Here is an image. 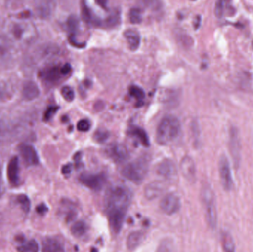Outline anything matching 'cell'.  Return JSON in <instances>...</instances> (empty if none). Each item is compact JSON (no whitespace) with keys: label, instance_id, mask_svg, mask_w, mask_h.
Instances as JSON below:
<instances>
[{"label":"cell","instance_id":"1","mask_svg":"<svg viewBox=\"0 0 253 252\" xmlns=\"http://www.w3.org/2000/svg\"><path fill=\"white\" fill-rule=\"evenodd\" d=\"M132 199V192L125 185H114L107 189L104 207L114 233L119 234L123 229Z\"/></svg>","mask_w":253,"mask_h":252},{"label":"cell","instance_id":"2","mask_svg":"<svg viewBox=\"0 0 253 252\" xmlns=\"http://www.w3.org/2000/svg\"><path fill=\"white\" fill-rule=\"evenodd\" d=\"M181 123L175 115H166L161 120L156 130V140L160 145L169 144L179 136Z\"/></svg>","mask_w":253,"mask_h":252},{"label":"cell","instance_id":"3","mask_svg":"<svg viewBox=\"0 0 253 252\" xmlns=\"http://www.w3.org/2000/svg\"><path fill=\"white\" fill-rule=\"evenodd\" d=\"M149 160L146 157H140L127 163L122 170V175L126 180L135 184H140L148 173Z\"/></svg>","mask_w":253,"mask_h":252},{"label":"cell","instance_id":"4","mask_svg":"<svg viewBox=\"0 0 253 252\" xmlns=\"http://www.w3.org/2000/svg\"><path fill=\"white\" fill-rule=\"evenodd\" d=\"M201 195L207 223L211 229H215L218 223V213L214 191L211 186L205 185L202 188Z\"/></svg>","mask_w":253,"mask_h":252},{"label":"cell","instance_id":"5","mask_svg":"<svg viewBox=\"0 0 253 252\" xmlns=\"http://www.w3.org/2000/svg\"><path fill=\"white\" fill-rule=\"evenodd\" d=\"M17 59L16 45L7 34H0V67L10 68Z\"/></svg>","mask_w":253,"mask_h":252},{"label":"cell","instance_id":"6","mask_svg":"<svg viewBox=\"0 0 253 252\" xmlns=\"http://www.w3.org/2000/svg\"><path fill=\"white\" fill-rule=\"evenodd\" d=\"M8 34H7L12 41L16 44L28 43L32 39L34 28L32 25L25 22H13L9 25Z\"/></svg>","mask_w":253,"mask_h":252},{"label":"cell","instance_id":"7","mask_svg":"<svg viewBox=\"0 0 253 252\" xmlns=\"http://www.w3.org/2000/svg\"><path fill=\"white\" fill-rule=\"evenodd\" d=\"M80 183L93 191H100L108 181V176L104 173H84L80 176Z\"/></svg>","mask_w":253,"mask_h":252},{"label":"cell","instance_id":"8","mask_svg":"<svg viewBox=\"0 0 253 252\" xmlns=\"http://www.w3.org/2000/svg\"><path fill=\"white\" fill-rule=\"evenodd\" d=\"M229 148L234 167L239 168L242 160V144L239 132L236 127H231L229 130Z\"/></svg>","mask_w":253,"mask_h":252},{"label":"cell","instance_id":"9","mask_svg":"<svg viewBox=\"0 0 253 252\" xmlns=\"http://www.w3.org/2000/svg\"><path fill=\"white\" fill-rule=\"evenodd\" d=\"M218 170H219L220 180H221L223 189L227 192H230L233 189L234 182H233L230 161L226 155H222L220 158Z\"/></svg>","mask_w":253,"mask_h":252},{"label":"cell","instance_id":"10","mask_svg":"<svg viewBox=\"0 0 253 252\" xmlns=\"http://www.w3.org/2000/svg\"><path fill=\"white\" fill-rule=\"evenodd\" d=\"M105 153L117 164L126 162L129 158V152L127 148L120 143L110 144L105 149Z\"/></svg>","mask_w":253,"mask_h":252},{"label":"cell","instance_id":"11","mask_svg":"<svg viewBox=\"0 0 253 252\" xmlns=\"http://www.w3.org/2000/svg\"><path fill=\"white\" fill-rule=\"evenodd\" d=\"M159 207L165 214L172 216L178 213L181 208V201L179 197L174 193L167 194L161 200Z\"/></svg>","mask_w":253,"mask_h":252},{"label":"cell","instance_id":"12","mask_svg":"<svg viewBox=\"0 0 253 252\" xmlns=\"http://www.w3.org/2000/svg\"><path fill=\"white\" fill-rule=\"evenodd\" d=\"M19 152L27 167H34L40 164L38 153L31 145L22 144L19 145Z\"/></svg>","mask_w":253,"mask_h":252},{"label":"cell","instance_id":"13","mask_svg":"<svg viewBox=\"0 0 253 252\" xmlns=\"http://www.w3.org/2000/svg\"><path fill=\"white\" fill-rule=\"evenodd\" d=\"M180 169L184 179L190 183L196 180V167L194 161L190 156H185L181 159Z\"/></svg>","mask_w":253,"mask_h":252},{"label":"cell","instance_id":"14","mask_svg":"<svg viewBox=\"0 0 253 252\" xmlns=\"http://www.w3.org/2000/svg\"><path fill=\"white\" fill-rule=\"evenodd\" d=\"M156 172L165 179H172L177 175V167L172 160L164 159L157 166Z\"/></svg>","mask_w":253,"mask_h":252},{"label":"cell","instance_id":"15","mask_svg":"<svg viewBox=\"0 0 253 252\" xmlns=\"http://www.w3.org/2000/svg\"><path fill=\"white\" fill-rule=\"evenodd\" d=\"M7 176L10 184L13 186L19 184V161L18 157H13L9 161L7 167Z\"/></svg>","mask_w":253,"mask_h":252},{"label":"cell","instance_id":"16","mask_svg":"<svg viewBox=\"0 0 253 252\" xmlns=\"http://www.w3.org/2000/svg\"><path fill=\"white\" fill-rule=\"evenodd\" d=\"M62 75H64L62 74V68L56 66L46 68L41 72L42 78L48 83L56 82L60 79Z\"/></svg>","mask_w":253,"mask_h":252},{"label":"cell","instance_id":"17","mask_svg":"<svg viewBox=\"0 0 253 252\" xmlns=\"http://www.w3.org/2000/svg\"><path fill=\"white\" fill-rule=\"evenodd\" d=\"M124 36L131 50L135 51L138 50L141 44V36L138 31L132 29L126 30L124 33Z\"/></svg>","mask_w":253,"mask_h":252},{"label":"cell","instance_id":"18","mask_svg":"<svg viewBox=\"0 0 253 252\" xmlns=\"http://www.w3.org/2000/svg\"><path fill=\"white\" fill-rule=\"evenodd\" d=\"M163 190L164 186L162 183H159V182H153V183H149L146 186L145 189H144V194H145L146 198H148L149 200H152L158 198L162 193Z\"/></svg>","mask_w":253,"mask_h":252},{"label":"cell","instance_id":"19","mask_svg":"<svg viewBox=\"0 0 253 252\" xmlns=\"http://www.w3.org/2000/svg\"><path fill=\"white\" fill-rule=\"evenodd\" d=\"M42 251L47 252H61L65 251L63 245L58 240L47 238L43 241Z\"/></svg>","mask_w":253,"mask_h":252},{"label":"cell","instance_id":"20","mask_svg":"<svg viewBox=\"0 0 253 252\" xmlns=\"http://www.w3.org/2000/svg\"><path fill=\"white\" fill-rule=\"evenodd\" d=\"M144 235L143 232L136 231L129 234L126 240V247L128 250H134L138 248L144 241Z\"/></svg>","mask_w":253,"mask_h":252},{"label":"cell","instance_id":"21","mask_svg":"<svg viewBox=\"0 0 253 252\" xmlns=\"http://www.w3.org/2000/svg\"><path fill=\"white\" fill-rule=\"evenodd\" d=\"M22 94L27 101L34 100L40 96V90L35 83L28 82L24 86Z\"/></svg>","mask_w":253,"mask_h":252},{"label":"cell","instance_id":"22","mask_svg":"<svg viewBox=\"0 0 253 252\" xmlns=\"http://www.w3.org/2000/svg\"><path fill=\"white\" fill-rule=\"evenodd\" d=\"M129 134L136 138L143 146H150V141H149L148 136H147L146 132L141 127H135V126L131 127L130 130H129Z\"/></svg>","mask_w":253,"mask_h":252},{"label":"cell","instance_id":"23","mask_svg":"<svg viewBox=\"0 0 253 252\" xmlns=\"http://www.w3.org/2000/svg\"><path fill=\"white\" fill-rule=\"evenodd\" d=\"M82 17L86 23L90 25H100V21L95 18L90 9L84 2L82 3Z\"/></svg>","mask_w":253,"mask_h":252},{"label":"cell","instance_id":"24","mask_svg":"<svg viewBox=\"0 0 253 252\" xmlns=\"http://www.w3.org/2000/svg\"><path fill=\"white\" fill-rule=\"evenodd\" d=\"M71 233L76 238H82L87 234L88 231V226L83 220L75 222L71 226Z\"/></svg>","mask_w":253,"mask_h":252},{"label":"cell","instance_id":"25","mask_svg":"<svg viewBox=\"0 0 253 252\" xmlns=\"http://www.w3.org/2000/svg\"><path fill=\"white\" fill-rule=\"evenodd\" d=\"M221 243H222L223 250L224 251L233 252L236 250V244H235L234 240H233L232 235L228 232L223 233Z\"/></svg>","mask_w":253,"mask_h":252},{"label":"cell","instance_id":"26","mask_svg":"<svg viewBox=\"0 0 253 252\" xmlns=\"http://www.w3.org/2000/svg\"><path fill=\"white\" fill-rule=\"evenodd\" d=\"M17 250L22 252H37L40 250V246L37 241L31 240L20 244L17 247Z\"/></svg>","mask_w":253,"mask_h":252},{"label":"cell","instance_id":"27","mask_svg":"<svg viewBox=\"0 0 253 252\" xmlns=\"http://www.w3.org/2000/svg\"><path fill=\"white\" fill-rule=\"evenodd\" d=\"M120 20H121L120 12L119 10H114L111 12L109 16L105 19V25L108 28H114L120 24Z\"/></svg>","mask_w":253,"mask_h":252},{"label":"cell","instance_id":"28","mask_svg":"<svg viewBox=\"0 0 253 252\" xmlns=\"http://www.w3.org/2000/svg\"><path fill=\"white\" fill-rule=\"evenodd\" d=\"M16 200H17L18 204L20 205L21 208L23 210L24 213L25 214L29 213L31 207V201H30L29 198L26 195H18Z\"/></svg>","mask_w":253,"mask_h":252},{"label":"cell","instance_id":"29","mask_svg":"<svg viewBox=\"0 0 253 252\" xmlns=\"http://www.w3.org/2000/svg\"><path fill=\"white\" fill-rule=\"evenodd\" d=\"M230 0H217L215 7V15L218 19H221L224 16L226 7L230 2Z\"/></svg>","mask_w":253,"mask_h":252},{"label":"cell","instance_id":"30","mask_svg":"<svg viewBox=\"0 0 253 252\" xmlns=\"http://www.w3.org/2000/svg\"><path fill=\"white\" fill-rule=\"evenodd\" d=\"M129 91L131 96L135 98L137 100H143L144 97H145V93H144V90H143L141 87H138V86H131V87H129Z\"/></svg>","mask_w":253,"mask_h":252},{"label":"cell","instance_id":"31","mask_svg":"<svg viewBox=\"0 0 253 252\" xmlns=\"http://www.w3.org/2000/svg\"><path fill=\"white\" fill-rule=\"evenodd\" d=\"M129 21L133 24L141 23L142 20L141 11L138 8H132L129 13Z\"/></svg>","mask_w":253,"mask_h":252},{"label":"cell","instance_id":"32","mask_svg":"<svg viewBox=\"0 0 253 252\" xmlns=\"http://www.w3.org/2000/svg\"><path fill=\"white\" fill-rule=\"evenodd\" d=\"M61 93H62V97L67 102H72L75 98V93H74V90L69 86H65V87H62Z\"/></svg>","mask_w":253,"mask_h":252},{"label":"cell","instance_id":"33","mask_svg":"<svg viewBox=\"0 0 253 252\" xmlns=\"http://www.w3.org/2000/svg\"><path fill=\"white\" fill-rule=\"evenodd\" d=\"M143 1L146 7L155 11L162 8V4L161 0H143Z\"/></svg>","mask_w":253,"mask_h":252},{"label":"cell","instance_id":"34","mask_svg":"<svg viewBox=\"0 0 253 252\" xmlns=\"http://www.w3.org/2000/svg\"><path fill=\"white\" fill-rule=\"evenodd\" d=\"M90 126H91V124H90L88 120L83 119L79 121L78 124H77V129L80 132H87L90 130Z\"/></svg>","mask_w":253,"mask_h":252},{"label":"cell","instance_id":"35","mask_svg":"<svg viewBox=\"0 0 253 252\" xmlns=\"http://www.w3.org/2000/svg\"><path fill=\"white\" fill-rule=\"evenodd\" d=\"M10 96V91L5 84H0V102H4Z\"/></svg>","mask_w":253,"mask_h":252},{"label":"cell","instance_id":"36","mask_svg":"<svg viewBox=\"0 0 253 252\" xmlns=\"http://www.w3.org/2000/svg\"><path fill=\"white\" fill-rule=\"evenodd\" d=\"M58 109H59V108L56 106H50L47 108V110H46L45 113H44V118L45 121H49V120L53 118V115L56 113Z\"/></svg>","mask_w":253,"mask_h":252},{"label":"cell","instance_id":"37","mask_svg":"<svg viewBox=\"0 0 253 252\" xmlns=\"http://www.w3.org/2000/svg\"><path fill=\"white\" fill-rule=\"evenodd\" d=\"M108 132L105 130H98L97 132L95 133L94 138L98 142H104L108 139Z\"/></svg>","mask_w":253,"mask_h":252},{"label":"cell","instance_id":"38","mask_svg":"<svg viewBox=\"0 0 253 252\" xmlns=\"http://www.w3.org/2000/svg\"><path fill=\"white\" fill-rule=\"evenodd\" d=\"M7 134V127L3 121H0V145L2 143L5 138L6 135Z\"/></svg>","mask_w":253,"mask_h":252},{"label":"cell","instance_id":"39","mask_svg":"<svg viewBox=\"0 0 253 252\" xmlns=\"http://www.w3.org/2000/svg\"><path fill=\"white\" fill-rule=\"evenodd\" d=\"M37 213L38 214L41 215V216H43V215L46 214L48 211V208H47V206L44 204H41L40 205L37 206Z\"/></svg>","mask_w":253,"mask_h":252},{"label":"cell","instance_id":"40","mask_svg":"<svg viewBox=\"0 0 253 252\" xmlns=\"http://www.w3.org/2000/svg\"><path fill=\"white\" fill-rule=\"evenodd\" d=\"M95 1H96V4L102 8L105 9V10L108 8V0H95Z\"/></svg>","mask_w":253,"mask_h":252},{"label":"cell","instance_id":"41","mask_svg":"<svg viewBox=\"0 0 253 252\" xmlns=\"http://www.w3.org/2000/svg\"><path fill=\"white\" fill-rule=\"evenodd\" d=\"M72 171V165L71 164H67L62 167V172L64 175H68Z\"/></svg>","mask_w":253,"mask_h":252},{"label":"cell","instance_id":"42","mask_svg":"<svg viewBox=\"0 0 253 252\" xmlns=\"http://www.w3.org/2000/svg\"><path fill=\"white\" fill-rule=\"evenodd\" d=\"M71 71V67L69 64H66L62 67V72L64 75H68Z\"/></svg>","mask_w":253,"mask_h":252},{"label":"cell","instance_id":"43","mask_svg":"<svg viewBox=\"0 0 253 252\" xmlns=\"http://www.w3.org/2000/svg\"><path fill=\"white\" fill-rule=\"evenodd\" d=\"M201 22H202V18H201V16H198L195 19L194 22V28L196 29H198L200 27Z\"/></svg>","mask_w":253,"mask_h":252},{"label":"cell","instance_id":"44","mask_svg":"<svg viewBox=\"0 0 253 252\" xmlns=\"http://www.w3.org/2000/svg\"><path fill=\"white\" fill-rule=\"evenodd\" d=\"M1 177H2V173H1V167L0 165V187H1Z\"/></svg>","mask_w":253,"mask_h":252},{"label":"cell","instance_id":"45","mask_svg":"<svg viewBox=\"0 0 253 252\" xmlns=\"http://www.w3.org/2000/svg\"><path fill=\"white\" fill-rule=\"evenodd\" d=\"M1 189H0V198H1Z\"/></svg>","mask_w":253,"mask_h":252}]
</instances>
